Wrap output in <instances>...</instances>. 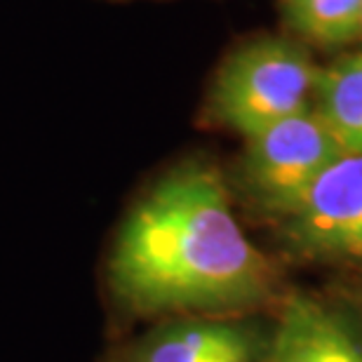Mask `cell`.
Listing matches in <instances>:
<instances>
[{
	"label": "cell",
	"mask_w": 362,
	"mask_h": 362,
	"mask_svg": "<svg viewBox=\"0 0 362 362\" xmlns=\"http://www.w3.org/2000/svg\"><path fill=\"white\" fill-rule=\"evenodd\" d=\"M106 280L115 303L141 317L257 313L278 285L238 221L226 177L200 158L170 168L127 209Z\"/></svg>",
	"instance_id": "1"
},
{
	"label": "cell",
	"mask_w": 362,
	"mask_h": 362,
	"mask_svg": "<svg viewBox=\"0 0 362 362\" xmlns=\"http://www.w3.org/2000/svg\"><path fill=\"white\" fill-rule=\"evenodd\" d=\"M320 69L292 35H255L230 49L202 97L205 127L243 139L313 108Z\"/></svg>",
	"instance_id": "2"
},
{
	"label": "cell",
	"mask_w": 362,
	"mask_h": 362,
	"mask_svg": "<svg viewBox=\"0 0 362 362\" xmlns=\"http://www.w3.org/2000/svg\"><path fill=\"white\" fill-rule=\"evenodd\" d=\"M339 156V144L310 108L247 136L228 186L252 212L278 221Z\"/></svg>",
	"instance_id": "3"
},
{
	"label": "cell",
	"mask_w": 362,
	"mask_h": 362,
	"mask_svg": "<svg viewBox=\"0 0 362 362\" xmlns=\"http://www.w3.org/2000/svg\"><path fill=\"white\" fill-rule=\"evenodd\" d=\"M273 223L292 257L362 269V156H339Z\"/></svg>",
	"instance_id": "4"
},
{
	"label": "cell",
	"mask_w": 362,
	"mask_h": 362,
	"mask_svg": "<svg viewBox=\"0 0 362 362\" xmlns=\"http://www.w3.org/2000/svg\"><path fill=\"white\" fill-rule=\"evenodd\" d=\"M275 320L257 313L168 317L136 341L125 362H269Z\"/></svg>",
	"instance_id": "5"
},
{
	"label": "cell",
	"mask_w": 362,
	"mask_h": 362,
	"mask_svg": "<svg viewBox=\"0 0 362 362\" xmlns=\"http://www.w3.org/2000/svg\"><path fill=\"white\" fill-rule=\"evenodd\" d=\"M269 362H362V329L341 306L292 294L275 320Z\"/></svg>",
	"instance_id": "6"
},
{
	"label": "cell",
	"mask_w": 362,
	"mask_h": 362,
	"mask_svg": "<svg viewBox=\"0 0 362 362\" xmlns=\"http://www.w3.org/2000/svg\"><path fill=\"white\" fill-rule=\"evenodd\" d=\"M313 111L341 153L362 156V49L320 69Z\"/></svg>",
	"instance_id": "7"
},
{
	"label": "cell",
	"mask_w": 362,
	"mask_h": 362,
	"mask_svg": "<svg viewBox=\"0 0 362 362\" xmlns=\"http://www.w3.org/2000/svg\"><path fill=\"white\" fill-rule=\"evenodd\" d=\"M282 24L303 45L325 49L360 42L362 0H282Z\"/></svg>",
	"instance_id": "8"
},
{
	"label": "cell",
	"mask_w": 362,
	"mask_h": 362,
	"mask_svg": "<svg viewBox=\"0 0 362 362\" xmlns=\"http://www.w3.org/2000/svg\"><path fill=\"white\" fill-rule=\"evenodd\" d=\"M358 278L351 282L349 287V294H346V306L344 310L349 313L356 325L362 329V269H358Z\"/></svg>",
	"instance_id": "9"
},
{
	"label": "cell",
	"mask_w": 362,
	"mask_h": 362,
	"mask_svg": "<svg viewBox=\"0 0 362 362\" xmlns=\"http://www.w3.org/2000/svg\"><path fill=\"white\" fill-rule=\"evenodd\" d=\"M106 3H168V0H106Z\"/></svg>",
	"instance_id": "10"
},
{
	"label": "cell",
	"mask_w": 362,
	"mask_h": 362,
	"mask_svg": "<svg viewBox=\"0 0 362 362\" xmlns=\"http://www.w3.org/2000/svg\"><path fill=\"white\" fill-rule=\"evenodd\" d=\"M360 42H362V33H360Z\"/></svg>",
	"instance_id": "11"
}]
</instances>
